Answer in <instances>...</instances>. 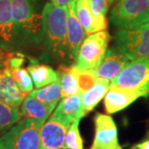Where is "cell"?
<instances>
[{
  "label": "cell",
  "instance_id": "cell-8",
  "mask_svg": "<svg viewBox=\"0 0 149 149\" xmlns=\"http://www.w3.org/2000/svg\"><path fill=\"white\" fill-rule=\"evenodd\" d=\"M94 121L95 133L90 149H123L118 143L117 126L111 116L98 113Z\"/></svg>",
  "mask_w": 149,
  "mask_h": 149
},
{
  "label": "cell",
  "instance_id": "cell-3",
  "mask_svg": "<svg viewBox=\"0 0 149 149\" xmlns=\"http://www.w3.org/2000/svg\"><path fill=\"white\" fill-rule=\"evenodd\" d=\"M119 29H132L149 22V0H118L109 17Z\"/></svg>",
  "mask_w": 149,
  "mask_h": 149
},
{
  "label": "cell",
  "instance_id": "cell-14",
  "mask_svg": "<svg viewBox=\"0 0 149 149\" xmlns=\"http://www.w3.org/2000/svg\"><path fill=\"white\" fill-rule=\"evenodd\" d=\"M75 3L76 0L71 2L68 8V17H67V37L69 44L70 57L76 60L79 49L83 41L85 40L86 33L80 22L77 18L75 12Z\"/></svg>",
  "mask_w": 149,
  "mask_h": 149
},
{
  "label": "cell",
  "instance_id": "cell-22",
  "mask_svg": "<svg viewBox=\"0 0 149 149\" xmlns=\"http://www.w3.org/2000/svg\"><path fill=\"white\" fill-rule=\"evenodd\" d=\"M22 117L21 111L18 110V108L0 102V136L20 121Z\"/></svg>",
  "mask_w": 149,
  "mask_h": 149
},
{
  "label": "cell",
  "instance_id": "cell-29",
  "mask_svg": "<svg viewBox=\"0 0 149 149\" xmlns=\"http://www.w3.org/2000/svg\"><path fill=\"white\" fill-rule=\"evenodd\" d=\"M2 59H3V55H2V54H1V52H0V61H1Z\"/></svg>",
  "mask_w": 149,
  "mask_h": 149
},
{
  "label": "cell",
  "instance_id": "cell-9",
  "mask_svg": "<svg viewBox=\"0 0 149 149\" xmlns=\"http://www.w3.org/2000/svg\"><path fill=\"white\" fill-rule=\"evenodd\" d=\"M148 96L149 92L147 91H138L110 85L104 100L105 110L109 114H112L124 109L139 98Z\"/></svg>",
  "mask_w": 149,
  "mask_h": 149
},
{
  "label": "cell",
  "instance_id": "cell-5",
  "mask_svg": "<svg viewBox=\"0 0 149 149\" xmlns=\"http://www.w3.org/2000/svg\"><path fill=\"white\" fill-rule=\"evenodd\" d=\"M115 47L130 61L149 58V22L132 29H119L115 34Z\"/></svg>",
  "mask_w": 149,
  "mask_h": 149
},
{
  "label": "cell",
  "instance_id": "cell-13",
  "mask_svg": "<svg viewBox=\"0 0 149 149\" xmlns=\"http://www.w3.org/2000/svg\"><path fill=\"white\" fill-rule=\"evenodd\" d=\"M75 12L78 20L86 35L104 31L107 29L106 17L95 16L91 10V0H76Z\"/></svg>",
  "mask_w": 149,
  "mask_h": 149
},
{
  "label": "cell",
  "instance_id": "cell-7",
  "mask_svg": "<svg viewBox=\"0 0 149 149\" xmlns=\"http://www.w3.org/2000/svg\"><path fill=\"white\" fill-rule=\"evenodd\" d=\"M111 85L149 92V58L129 61Z\"/></svg>",
  "mask_w": 149,
  "mask_h": 149
},
{
  "label": "cell",
  "instance_id": "cell-18",
  "mask_svg": "<svg viewBox=\"0 0 149 149\" xmlns=\"http://www.w3.org/2000/svg\"><path fill=\"white\" fill-rule=\"evenodd\" d=\"M29 59V65L27 67L28 73L31 75L33 85L36 89L42 88L58 80V74L47 65L40 64L37 60Z\"/></svg>",
  "mask_w": 149,
  "mask_h": 149
},
{
  "label": "cell",
  "instance_id": "cell-6",
  "mask_svg": "<svg viewBox=\"0 0 149 149\" xmlns=\"http://www.w3.org/2000/svg\"><path fill=\"white\" fill-rule=\"evenodd\" d=\"M109 40L110 35L106 30L85 37L79 49L75 65L81 70L95 71L106 54Z\"/></svg>",
  "mask_w": 149,
  "mask_h": 149
},
{
  "label": "cell",
  "instance_id": "cell-16",
  "mask_svg": "<svg viewBox=\"0 0 149 149\" xmlns=\"http://www.w3.org/2000/svg\"><path fill=\"white\" fill-rule=\"evenodd\" d=\"M22 116L29 118L41 128L54 109L32 96L27 95L22 103Z\"/></svg>",
  "mask_w": 149,
  "mask_h": 149
},
{
  "label": "cell",
  "instance_id": "cell-11",
  "mask_svg": "<svg viewBox=\"0 0 149 149\" xmlns=\"http://www.w3.org/2000/svg\"><path fill=\"white\" fill-rule=\"evenodd\" d=\"M130 60L116 47L109 48L100 65L95 70L96 76L112 81L121 73Z\"/></svg>",
  "mask_w": 149,
  "mask_h": 149
},
{
  "label": "cell",
  "instance_id": "cell-27",
  "mask_svg": "<svg viewBox=\"0 0 149 149\" xmlns=\"http://www.w3.org/2000/svg\"><path fill=\"white\" fill-rule=\"evenodd\" d=\"M52 3L56 6H68L74 0H50Z\"/></svg>",
  "mask_w": 149,
  "mask_h": 149
},
{
  "label": "cell",
  "instance_id": "cell-19",
  "mask_svg": "<svg viewBox=\"0 0 149 149\" xmlns=\"http://www.w3.org/2000/svg\"><path fill=\"white\" fill-rule=\"evenodd\" d=\"M110 85L111 81L102 78H98L95 85L89 91H85L84 94L81 95L83 112L85 116L92 111L102 99L106 95Z\"/></svg>",
  "mask_w": 149,
  "mask_h": 149
},
{
  "label": "cell",
  "instance_id": "cell-4",
  "mask_svg": "<svg viewBox=\"0 0 149 149\" xmlns=\"http://www.w3.org/2000/svg\"><path fill=\"white\" fill-rule=\"evenodd\" d=\"M40 128L23 118L0 136V149H39Z\"/></svg>",
  "mask_w": 149,
  "mask_h": 149
},
{
  "label": "cell",
  "instance_id": "cell-25",
  "mask_svg": "<svg viewBox=\"0 0 149 149\" xmlns=\"http://www.w3.org/2000/svg\"><path fill=\"white\" fill-rule=\"evenodd\" d=\"M74 66V73L77 76L79 87H80V93L82 95L85 91H89L93 85H95V81L98 79L95 71L88 70H81L78 68L76 65Z\"/></svg>",
  "mask_w": 149,
  "mask_h": 149
},
{
  "label": "cell",
  "instance_id": "cell-15",
  "mask_svg": "<svg viewBox=\"0 0 149 149\" xmlns=\"http://www.w3.org/2000/svg\"><path fill=\"white\" fill-rule=\"evenodd\" d=\"M16 83L9 70L6 67L0 68V102L18 108L26 98Z\"/></svg>",
  "mask_w": 149,
  "mask_h": 149
},
{
  "label": "cell",
  "instance_id": "cell-17",
  "mask_svg": "<svg viewBox=\"0 0 149 149\" xmlns=\"http://www.w3.org/2000/svg\"><path fill=\"white\" fill-rule=\"evenodd\" d=\"M16 37L12 13V0H0V41L3 47H8Z\"/></svg>",
  "mask_w": 149,
  "mask_h": 149
},
{
  "label": "cell",
  "instance_id": "cell-12",
  "mask_svg": "<svg viewBox=\"0 0 149 149\" xmlns=\"http://www.w3.org/2000/svg\"><path fill=\"white\" fill-rule=\"evenodd\" d=\"M84 116L81 95L77 94L63 98L51 117L70 127L75 121H80Z\"/></svg>",
  "mask_w": 149,
  "mask_h": 149
},
{
  "label": "cell",
  "instance_id": "cell-26",
  "mask_svg": "<svg viewBox=\"0 0 149 149\" xmlns=\"http://www.w3.org/2000/svg\"><path fill=\"white\" fill-rule=\"evenodd\" d=\"M114 0H91V10L97 17H106Z\"/></svg>",
  "mask_w": 149,
  "mask_h": 149
},
{
  "label": "cell",
  "instance_id": "cell-24",
  "mask_svg": "<svg viewBox=\"0 0 149 149\" xmlns=\"http://www.w3.org/2000/svg\"><path fill=\"white\" fill-rule=\"evenodd\" d=\"M80 121H75L70 124L65 135L64 149H84L83 139L79 129Z\"/></svg>",
  "mask_w": 149,
  "mask_h": 149
},
{
  "label": "cell",
  "instance_id": "cell-28",
  "mask_svg": "<svg viewBox=\"0 0 149 149\" xmlns=\"http://www.w3.org/2000/svg\"><path fill=\"white\" fill-rule=\"evenodd\" d=\"M133 149H149V139H147L139 144H136Z\"/></svg>",
  "mask_w": 149,
  "mask_h": 149
},
{
  "label": "cell",
  "instance_id": "cell-2",
  "mask_svg": "<svg viewBox=\"0 0 149 149\" xmlns=\"http://www.w3.org/2000/svg\"><path fill=\"white\" fill-rule=\"evenodd\" d=\"M12 13L16 37L38 43L42 41V13L38 0H12Z\"/></svg>",
  "mask_w": 149,
  "mask_h": 149
},
{
  "label": "cell",
  "instance_id": "cell-10",
  "mask_svg": "<svg viewBox=\"0 0 149 149\" xmlns=\"http://www.w3.org/2000/svg\"><path fill=\"white\" fill-rule=\"evenodd\" d=\"M68 128L58 120L50 118L40 128L39 149H64Z\"/></svg>",
  "mask_w": 149,
  "mask_h": 149
},
{
  "label": "cell",
  "instance_id": "cell-20",
  "mask_svg": "<svg viewBox=\"0 0 149 149\" xmlns=\"http://www.w3.org/2000/svg\"><path fill=\"white\" fill-rule=\"evenodd\" d=\"M57 74L59 83L61 88V98L80 94L79 82L74 73L73 65L70 67L61 66L58 69Z\"/></svg>",
  "mask_w": 149,
  "mask_h": 149
},
{
  "label": "cell",
  "instance_id": "cell-21",
  "mask_svg": "<svg viewBox=\"0 0 149 149\" xmlns=\"http://www.w3.org/2000/svg\"><path fill=\"white\" fill-rule=\"evenodd\" d=\"M29 95L55 109V107L61 98V88L59 80L32 91Z\"/></svg>",
  "mask_w": 149,
  "mask_h": 149
},
{
  "label": "cell",
  "instance_id": "cell-1",
  "mask_svg": "<svg viewBox=\"0 0 149 149\" xmlns=\"http://www.w3.org/2000/svg\"><path fill=\"white\" fill-rule=\"evenodd\" d=\"M42 40L46 48L59 59L70 56L67 37V6L46 3L42 12Z\"/></svg>",
  "mask_w": 149,
  "mask_h": 149
},
{
  "label": "cell",
  "instance_id": "cell-23",
  "mask_svg": "<svg viewBox=\"0 0 149 149\" xmlns=\"http://www.w3.org/2000/svg\"><path fill=\"white\" fill-rule=\"evenodd\" d=\"M18 89L24 94L31 93L33 90V82L27 69L22 66L9 70Z\"/></svg>",
  "mask_w": 149,
  "mask_h": 149
}]
</instances>
